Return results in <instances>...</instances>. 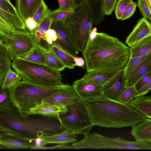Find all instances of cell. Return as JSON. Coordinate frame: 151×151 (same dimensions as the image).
Here are the masks:
<instances>
[{
	"mask_svg": "<svg viewBox=\"0 0 151 151\" xmlns=\"http://www.w3.org/2000/svg\"><path fill=\"white\" fill-rule=\"evenodd\" d=\"M50 28L56 33L57 42L59 47L72 56L78 57V51L63 21H52Z\"/></svg>",
	"mask_w": 151,
	"mask_h": 151,
	"instance_id": "30bf717a",
	"label": "cell"
},
{
	"mask_svg": "<svg viewBox=\"0 0 151 151\" xmlns=\"http://www.w3.org/2000/svg\"><path fill=\"white\" fill-rule=\"evenodd\" d=\"M5 149V148L2 145H0V149Z\"/></svg>",
	"mask_w": 151,
	"mask_h": 151,
	"instance_id": "f5cc1de1",
	"label": "cell"
},
{
	"mask_svg": "<svg viewBox=\"0 0 151 151\" xmlns=\"http://www.w3.org/2000/svg\"><path fill=\"white\" fill-rule=\"evenodd\" d=\"M77 136L74 133L65 130L59 134L41 138L45 145L47 144L55 143L58 144L73 143L77 141Z\"/></svg>",
	"mask_w": 151,
	"mask_h": 151,
	"instance_id": "44dd1931",
	"label": "cell"
},
{
	"mask_svg": "<svg viewBox=\"0 0 151 151\" xmlns=\"http://www.w3.org/2000/svg\"><path fill=\"white\" fill-rule=\"evenodd\" d=\"M117 0H104L103 9L105 15L111 14L114 9Z\"/></svg>",
	"mask_w": 151,
	"mask_h": 151,
	"instance_id": "ab89813d",
	"label": "cell"
},
{
	"mask_svg": "<svg viewBox=\"0 0 151 151\" xmlns=\"http://www.w3.org/2000/svg\"><path fill=\"white\" fill-rule=\"evenodd\" d=\"M48 9L47 5L44 1L33 17L37 26L45 16Z\"/></svg>",
	"mask_w": 151,
	"mask_h": 151,
	"instance_id": "8d00e7d4",
	"label": "cell"
},
{
	"mask_svg": "<svg viewBox=\"0 0 151 151\" xmlns=\"http://www.w3.org/2000/svg\"><path fill=\"white\" fill-rule=\"evenodd\" d=\"M121 69L86 72L82 78L90 83L103 86L116 75Z\"/></svg>",
	"mask_w": 151,
	"mask_h": 151,
	"instance_id": "ac0fdd59",
	"label": "cell"
},
{
	"mask_svg": "<svg viewBox=\"0 0 151 151\" xmlns=\"http://www.w3.org/2000/svg\"><path fill=\"white\" fill-rule=\"evenodd\" d=\"M140 112L146 117L151 118V97L143 96L134 98L127 104Z\"/></svg>",
	"mask_w": 151,
	"mask_h": 151,
	"instance_id": "7402d4cb",
	"label": "cell"
},
{
	"mask_svg": "<svg viewBox=\"0 0 151 151\" xmlns=\"http://www.w3.org/2000/svg\"><path fill=\"white\" fill-rule=\"evenodd\" d=\"M27 30L32 33L36 29L37 24L33 18L29 17L24 22Z\"/></svg>",
	"mask_w": 151,
	"mask_h": 151,
	"instance_id": "bcb514c9",
	"label": "cell"
},
{
	"mask_svg": "<svg viewBox=\"0 0 151 151\" xmlns=\"http://www.w3.org/2000/svg\"><path fill=\"white\" fill-rule=\"evenodd\" d=\"M73 58L75 62L76 66H78L83 68H85V62L83 58L73 56Z\"/></svg>",
	"mask_w": 151,
	"mask_h": 151,
	"instance_id": "c3c4849f",
	"label": "cell"
},
{
	"mask_svg": "<svg viewBox=\"0 0 151 151\" xmlns=\"http://www.w3.org/2000/svg\"><path fill=\"white\" fill-rule=\"evenodd\" d=\"M132 0H118L115 7V13L116 19L120 20L124 11L128 4Z\"/></svg>",
	"mask_w": 151,
	"mask_h": 151,
	"instance_id": "e575fe53",
	"label": "cell"
},
{
	"mask_svg": "<svg viewBox=\"0 0 151 151\" xmlns=\"http://www.w3.org/2000/svg\"><path fill=\"white\" fill-rule=\"evenodd\" d=\"M0 17L16 31L27 30L24 22L19 15L10 12L0 7Z\"/></svg>",
	"mask_w": 151,
	"mask_h": 151,
	"instance_id": "484cf974",
	"label": "cell"
},
{
	"mask_svg": "<svg viewBox=\"0 0 151 151\" xmlns=\"http://www.w3.org/2000/svg\"><path fill=\"white\" fill-rule=\"evenodd\" d=\"M1 43H2V42H0V44Z\"/></svg>",
	"mask_w": 151,
	"mask_h": 151,
	"instance_id": "db71d44e",
	"label": "cell"
},
{
	"mask_svg": "<svg viewBox=\"0 0 151 151\" xmlns=\"http://www.w3.org/2000/svg\"><path fill=\"white\" fill-rule=\"evenodd\" d=\"M16 31L5 21L0 17V35L4 39L11 33Z\"/></svg>",
	"mask_w": 151,
	"mask_h": 151,
	"instance_id": "d590c367",
	"label": "cell"
},
{
	"mask_svg": "<svg viewBox=\"0 0 151 151\" xmlns=\"http://www.w3.org/2000/svg\"><path fill=\"white\" fill-rule=\"evenodd\" d=\"M131 134L137 141L151 142V119L146 117L139 123L132 126Z\"/></svg>",
	"mask_w": 151,
	"mask_h": 151,
	"instance_id": "e0dca14e",
	"label": "cell"
},
{
	"mask_svg": "<svg viewBox=\"0 0 151 151\" xmlns=\"http://www.w3.org/2000/svg\"><path fill=\"white\" fill-rule=\"evenodd\" d=\"M151 78V71L149 72L142 77L134 85L136 92L140 90Z\"/></svg>",
	"mask_w": 151,
	"mask_h": 151,
	"instance_id": "b9f144b4",
	"label": "cell"
},
{
	"mask_svg": "<svg viewBox=\"0 0 151 151\" xmlns=\"http://www.w3.org/2000/svg\"><path fill=\"white\" fill-rule=\"evenodd\" d=\"M12 104L10 88L0 86V109L6 107Z\"/></svg>",
	"mask_w": 151,
	"mask_h": 151,
	"instance_id": "1f68e13d",
	"label": "cell"
},
{
	"mask_svg": "<svg viewBox=\"0 0 151 151\" xmlns=\"http://www.w3.org/2000/svg\"><path fill=\"white\" fill-rule=\"evenodd\" d=\"M151 56V53L147 55L129 59L124 67L125 75L127 78L133 70L145 59Z\"/></svg>",
	"mask_w": 151,
	"mask_h": 151,
	"instance_id": "4dcf8cb0",
	"label": "cell"
},
{
	"mask_svg": "<svg viewBox=\"0 0 151 151\" xmlns=\"http://www.w3.org/2000/svg\"><path fill=\"white\" fill-rule=\"evenodd\" d=\"M22 79L19 73L13 71L10 68L7 73L1 86L4 88H10L19 82Z\"/></svg>",
	"mask_w": 151,
	"mask_h": 151,
	"instance_id": "f546056e",
	"label": "cell"
},
{
	"mask_svg": "<svg viewBox=\"0 0 151 151\" xmlns=\"http://www.w3.org/2000/svg\"><path fill=\"white\" fill-rule=\"evenodd\" d=\"M65 108L67 111L60 113L59 116L62 126L65 129L84 136L90 134L95 124L86 101L78 97Z\"/></svg>",
	"mask_w": 151,
	"mask_h": 151,
	"instance_id": "8992f818",
	"label": "cell"
},
{
	"mask_svg": "<svg viewBox=\"0 0 151 151\" xmlns=\"http://www.w3.org/2000/svg\"><path fill=\"white\" fill-rule=\"evenodd\" d=\"M0 7L10 12L19 15L16 8L10 1L0 0Z\"/></svg>",
	"mask_w": 151,
	"mask_h": 151,
	"instance_id": "60d3db41",
	"label": "cell"
},
{
	"mask_svg": "<svg viewBox=\"0 0 151 151\" xmlns=\"http://www.w3.org/2000/svg\"><path fill=\"white\" fill-rule=\"evenodd\" d=\"M151 71V56L140 63L126 79V87L133 86L143 76Z\"/></svg>",
	"mask_w": 151,
	"mask_h": 151,
	"instance_id": "d6986e66",
	"label": "cell"
},
{
	"mask_svg": "<svg viewBox=\"0 0 151 151\" xmlns=\"http://www.w3.org/2000/svg\"><path fill=\"white\" fill-rule=\"evenodd\" d=\"M73 11L64 10L58 8L51 11V19L52 21H63Z\"/></svg>",
	"mask_w": 151,
	"mask_h": 151,
	"instance_id": "836d02e7",
	"label": "cell"
},
{
	"mask_svg": "<svg viewBox=\"0 0 151 151\" xmlns=\"http://www.w3.org/2000/svg\"><path fill=\"white\" fill-rule=\"evenodd\" d=\"M52 51L62 62L65 68L72 69L76 66L73 56L60 47L53 44L50 50Z\"/></svg>",
	"mask_w": 151,
	"mask_h": 151,
	"instance_id": "83f0119b",
	"label": "cell"
},
{
	"mask_svg": "<svg viewBox=\"0 0 151 151\" xmlns=\"http://www.w3.org/2000/svg\"><path fill=\"white\" fill-rule=\"evenodd\" d=\"M151 35L150 22L144 17L140 19L127 38L125 43L129 47L144 38Z\"/></svg>",
	"mask_w": 151,
	"mask_h": 151,
	"instance_id": "9a60e30c",
	"label": "cell"
},
{
	"mask_svg": "<svg viewBox=\"0 0 151 151\" xmlns=\"http://www.w3.org/2000/svg\"><path fill=\"white\" fill-rule=\"evenodd\" d=\"M67 109L65 107L55 105H48L41 104L37 105L31 109L28 114H38L49 116H57L62 112H66Z\"/></svg>",
	"mask_w": 151,
	"mask_h": 151,
	"instance_id": "d4e9b609",
	"label": "cell"
},
{
	"mask_svg": "<svg viewBox=\"0 0 151 151\" xmlns=\"http://www.w3.org/2000/svg\"><path fill=\"white\" fill-rule=\"evenodd\" d=\"M35 140L10 132H3L0 133V145L4 146L5 149L37 150Z\"/></svg>",
	"mask_w": 151,
	"mask_h": 151,
	"instance_id": "8fae6325",
	"label": "cell"
},
{
	"mask_svg": "<svg viewBox=\"0 0 151 151\" xmlns=\"http://www.w3.org/2000/svg\"><path fill=\"white\" fill-rule=\"evenodd\" d=\"M135 93L134 86L126 88L120 96L118 101L122 103L128 104L135 98Z\"/></svg>",
	"mask_w": 151,
	"mask_h": 151,
	"instance_id": "d6a6232c",
	"label": "cell"
},
{
	"mask_svg": "<svg viewBox=\"0 0 151 151\" xmlns=\"http://www.w3.org/2000/svg\"><path fill=\"white\" fill-rule=\"evenodd\" d=\"M78 51L85 49L93 24L87 0L83 2L63 21Z\"/></svg>",
	"mask_w": 151,
	"mask_h": 151,
	"instance_id": "5b68a950",
	"label": "cell"
},
{
	"mask_svg": "<svg viewBox=\"0 0 151 151\" xmlns=\"http://www.w3.org/2000/svg\"><path fill=\"white\" fill-rule=\"evenodd\" d=\"M137 6L136 2L131 0L125 8L121 20H124L131 17L134 13Z\"/></svg>",
	"mask_w": 151,
	"mask_h": 151,
	"instance_id": "f35d334b",
	"label": "cell"
},
{
	"mask_svg": "<svg viewBox=\"0 0 151 151\" xmlns=\"http://www.w3.org/2000/svg\"><path fill=\"white\" fill-rule=\"evenodd\" d=\"M137 5L143 17L150 21L151 20V10L144 0H138Z\"/></svg>",
	"mask_w": 151,
	"mask_h": 151,
	"instance_id": "74e56055",
	"label": "cell"
},
{
	"mask_svg": "<svg viewBox=\"0 0 151 151\" xmlns=\"http://www.w3.org/2000/svg\"><path fill=\"white\" fill-rule=\"evenodd\" d=\"M12 60L26 53L36 46L32 34L28 30H21L11 33L4 38Z\"/></svg>",
	"mask_w": 151,
	"mask_h": 151,
	"instance_id": "ba28073f",
	"label": "cell"
},
{
	"mask_svg": "<svg viewBox=\"0 0 151 151\" xmlns=\"http://www.w3.org/2000/svg\"><path fill=\"white\" fill-rule=\"evenodd\" d=\"M86 102L95 125L114 128L132 127L146 118L128 104L122 103L103 94Z\"/></svg>",
	"mask_w": 151,
	"mask_h": 151,
	"instance_id": "7a4b0ae2",
	"label": "cell"
},
{
	"mask_svg": "<svg viewBox=\"0 0 151 151\" xmlns=\"http://www.w3.org/2000/svg\"><path fill=\"white\" fill-rule=\"evenodd\" d=\"M86 0H72L73 10L77 9L80 5Z\"/></svg>",
	"mask_w": 151,
	"mask_h": 151,
	"instance_id": "681fc988",
	"label": "cell"
},
{
	"mask_svg": "<svg viewBox=\"0 0 151 151\" xmlns=\"http://www.w3.org/2000/svg\"><path fill=\"white\" fill-rule=\"evenodd\" d=\"M93 24L97 25L103 21L105 15L104 0H87Z\"/></svg>",
	"mask_w": 151,
	"mask_h": 151,
	"instance_id": "cb8c5ba5",
	"label": "cell"
},
{
	"mask_svg": "<svg viewBox=\"0 0 151 151\" xmlns=\"http://www.w3.org/2000/svg\"><path fill=\"white\" fill-rule=\"evenodd\" d=\"M126 77L124 67L114 77L103 85V94L114 100L119 97L126 88Z\"/></svg>",
	"mask_w": 151,
	"mask_h": 151,
	"instance_id": "7c38bea8",
	"label": "cell"
},
{
	"mask_svg": "<svg viewBox=\"0 0 151 151\" xmlns=\"http://www.w3.org/2000/svg\"><path fill=\"white\" fill-rule=\"evenodd\" d=\"M59 9L67 11H73L72 0H58Z\"/></svg>",
	"mask_w": 151,
	"mask_h": 151,
	"instance_id": "f6af8a7d",
	"label": "cell"
},
{
	"mask_svg": "<svg viewBox=\"0 0 151 151\" xmlns=\"http://www.w3.org/2000/svg\"><path fill=\"white\" fill-rule=\"evenodd\" d=\"M17 58L46 65V59L44 51L37 46L32 50L18 56Z\"/></svg>",
	"mask_w": 151,
	"mask_h": 151,
	"instance_id": "4316f807",
	"label": "cell"
},
{
	"mask_svg": "<svg viewBox=\"0 0 151 151\" xmlns=\"http://www.w3.org/2000/svg\"><path fill=\"white\" fill-rule=\"evenodd\" d=\"M4 38L0 35V42H4Z\"/></svg>",
	"mask_w": 151,
	"mask_h": 151,
	"instance_id": "816d5d0a",
	"label": "cell"
},
{
	"mask_svg": "<svg viewBox=\"0 0 151 151\" xmlns=\"http://www.w3.org/2000/svg\"><path fill=\"white\" fill-rule=\"evenodd\" d=\"M8 0V1H10L9 0Z\"/></svg>",
	"mask_w": 151,
	"mask_h": 151,
	"instance_id": "11a10c76",
	"label": "cell"
},
{
	"mask_svg": "<svg viewBox=\"0 0 151 151\" xmlns=\"http://www.w3.org/2000/svg\"><path fill=\"white\" fill-rule=\"evenodd\" d=\"M72 86L78 97L86 101L98 98L103 94V86L90 83L82 78L75 81Z\"/></svg>",
	"mask_w": 151,
	"mask_h": 151,
	"instance_id": "4fadbf2b",
	"label": "cell"
},
{
	"mask_svg": "<svg viewBox=\"0 0 151 151\" xmlns=\"http://www.w3.org/2000/svg\"><path fill=\"white\" fill-rule=\"evenodd\" d=\"M73 149V148L71 146L66 144H58L56 146L52 147H45L44 150L45 149Z\"/></svg>",
	"mask_w": 151,
	"mask_h": 151,
	"instance_id": "7dc6e473",
	"label": "cell"
},
{
	"mask_svg": "<svg viewBox=\"0 0 151 151\" xmlns=\"http://www.w3.org/2000/svg\"><path fill=\"white\" fill-rule=\"evenodd\" d=\"M58 86H43L20 81L10 88L12 104L21 116L27 117L30 110L41 104L42 99L55 92Z\"/></svg>",
	"mask_w": 151,
	"mask_h": 151,
	"instance_id": "277c9868",
	"label": "cell"
},
{
	"mask_svg": "<svg viewBox=\"0 0 151 151\" xmlns=\"http://www.w3.org/2000/svg\"><path fill=\"white\" fill-rule=\"evenodd\" d=\"M13 69L26 83L46 87L61 85L60 71L46 65L33 63L20 58L14 59Z\"/></svg>",
	"mask_w": 151,
	"mask_h": 151,
	"instance_id": "3957f363",
	"label": "cell"
},
{
	"mask_svg": "<svg viewBox=\"0 0 151 151\" xmlns=\"http://www.w3.org/2000/svg\"><path fill=\"white\" fill-rule=\"evenodd\" d=\"M82 52L87 72L122 69L129 55V47L118 39L93 30Z\"/></svg>",
	"mask_w": 151,
	"mask_h": 151,
	"instance_id": "6da1fadb",
	"label": "cell"
},
{
	"mask_svg": "<svg viewBox=\"0 0 151 151\" xmlns=\"http://www.w3.org/2000/svg\"><path fill=\"white\" fill-rule=\"evenodd\" d=\"M51 12L48 9L43 19L31 33L36 46L46 52L49 51L51 48L46 41L45 36L46 32L50 28L52 22Z\"/></svg>",
	"mask_w": 151,
	"mask_h": 151,
	"instance_id": "5bb4252c",
	"label": "cell"
},
{
	"mask_svg": "<svg viewBox=\"0 0 151 151\" xmlns=\"http://www.w3.org/2000/svg\"><path fill=\"white\" fill-rule=\"evenodd\" d=\"M144 0L148 6L149 7V8L151 9V0Z\"/></svg>",
	"mask_w": 151,
	"mask_h": 151,
	"instance_id": "f907efd6",
	"label": "cell"
},
{
	"mask_svg": "<svg viewBox=\"0 0 151 151\" xmlns=\"http://www.w3.org/2000/svg\"><path fill=\"white\" fill-rule=\"evenodd\" d=\"M15 7L24 22L29 17L33 18L44 1L43 0H15Z\"/></svg>",
	"mask_w": 151,
	"mask_h": 151,
	"instance_id": "2e32d148",
	"label": "cell"
},
{
	"mask_svg": "<svg viewBox=\"0 0 151 151\" xmlns=\"http://www.w3.org/2000/svg\"><path fill=\"white\" fill-rule=\"evenodd\" d=\"M129 58L143 56L151 53V35H149L129 47Z\"/></svg>",
	"mask_w": 151,
	"mask_h": 151,
	"instance_id": "ffe728a7",
	"label": "cell"
},
{
	"mask_svg": "<svg viewBox=\"0 0 151 151\" xmlns=\"http://www.w3.org/2000/svg\"><path fill=\"white\" fill-rule=\"evenodd\" d=\"M45 36L47 42L52 47L53 43L57 41V37L55 31L50 28L46 32Z\"/></svg>",
	"mask_w": 151,
	"mask_h": 151,
	"instance_id": "7bdbcfd3",
	"label": "cell"
},
{
	"mask_svg": "<svg viewBox=\"0 0 151 151\" xmlns=\"http://www.w3.org/2000/svg\"><path fill=\"white\" fill-rule=\"evenodd\" d=\"M11 59L5 43L0 44V86L4 83L6 76L12 64Z\"/></svg>",
	"mask_w": 151,
	"mask_h": 151,
	"instance_id": "603a6c76",
	"label": "cell"
},
{
	"mask_svg": "<svg viewBox=\"0 0 151 151\" xmlns=\"http://www.w3.org/2000/svg\"><path fill=\"white\" fill-rule=\"evenodd\" d=\"M151 78L138 91L136 92L135 97L144 96L151 91Z\"/></svg>",
	"mask_w": 151,
	"mask_h": 151,
	"instance_id": "ee69618b",
	"label": "cell"
},
{
	"mask_svg": "<svg viewBox=\"0 0 151 151\" xmlns=\"http://www.w3.org/2000/svg\"><path fill=\"white\" fill-rule=\"evenodd\" d=\"M46 59V65L52 69L60 72L65 68L64 64L51 50L44 51Z\"/></svg>",
	"mask_w": 151,
	"mask_h": 151,
	"instance_id": "f1b7e54d",
	"label": "cell"
},
{
	"mask_svg": "<svg viewBox=\"0 0 151 151\" xmlns=\"http://www.w3.org/2000/svg\"><path fill=\"white\" fill-rule=\"evenodd\" d=\"M73 149L151 150V142L129 141L119 136L109 138L96 132L84 136L78 142L72 143Z\"/></svg>",
	"mask_w": 151,
	"mask_h": 151,
	"instance_id": "52a82bcc",
	"label": "cell"
},
{
	"mask_svg": "<svg viewBox=\"0 0 151 151\" xmlns=\"http://www.w3.org/2000/svg\"><path fill=\"white\" fill-rule=\"evenodd\" d=\"M78 97L72 86L62 83L55 92L44 98L41 104L65 107Z\"/></svg>",
	"mask_w": 151,
	"mask_h": 151,
	"instance_id": "9c48e42d",
	"label": "cell"
}]
</instances>
